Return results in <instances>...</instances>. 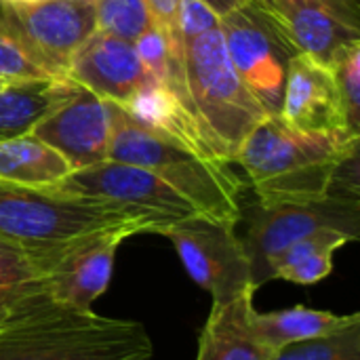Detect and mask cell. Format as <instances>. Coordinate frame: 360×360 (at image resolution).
Listing matches in <instances>:
<instances>
[{"mask_svg": "<svg viewBox=\"0 0 360 360\" xmlns=\"http://www.w3.org/2000/svg\"><path fill=\"white\" fill-rule=\"evenodd\" d=\"M141 323L61 306L38 293L0 319V360H150Z\"/></svg>", "mask_w": 360, "mask_h": 360, "instance_id": "1", "label": "cell"}, {"mask_svg": "<svg viewBox=\"0 0 360 360\" xmlns=\"http://www.w3.org/2000/svg\"><path fill=\"white\" fill-rule=\"evenodd\" d=\"M360 133H304L268 114L245 139L236 162L257 202H308L329 196L340 165L359 152Z\"/></svg>", "mask_w": 360, "mask_h": 360, "instance_id": "2", "label": "cell"}, {"mask_svg": "<svg viewBox=\"0 0 360 360\" xmlns=\"http://www.w3.org/2000/svg\"><path fill=\"white\" fill-rule=\"evenodd\" d=\"M110 160L143 167L186 196L200 215L240 221L243 181L230 165L196 154L114 105Z\"/></svg>", "mask_w": 360, "mask_h": 360, "instance_id": "3", "label": "cell"}, {"mask_svg": "<svg viewBox=\"0 0 360 360\" xmlns=\"http://www.w3.org/2000/svg\"><path fill=\"white\" fill-rule=\"evenodd\" d=\"M184 51L192 114L202 143L215 160L232 165L249 133L270 112L232 65L219 25L184 38Z\"/></svg>", "mask_w": 360, "mask_h": 360, "instance_id": "4", "label": "cell"}, {"mask_svg": "<svg viewBox=\"0 0 360 360\" xmlns=\"http://www.w3.org/2000/svg\"><path fill=\"white\" fill-rule=\"evenodd\" d=\"M129 221H139L150 232L143 217L110 200L0 181V236L25 247L61 243Z\"/></svg>", "mask_w": 360, "mask_h": 360, "instance_id": "5", "label": "cell"}, {"mask_svg": "<svg viewBox=\"0 0 360 360\" xmlns=\"http://www.w3.org/2000/svg\"><path fill=\"white\" fill-rule=\"evenodd\" d=\"M146 232L143 224L129 221L32 247L44 295L68 308L91 310L110 285L118 247L129 236Z\"/></svg>", "mask_w": 360, "mask_h": 360, "instance_id": "6", "label": "cell"}, {"mask_svg": "<svg viewBox=\"0 0 360 360\" xmlns=\"http://www.w3.org/2000/svg\"><path fill=\"white\" fill-rule=\"evenodd\" d=\"M236 226L196 213L158 232L173 243L186 272L213 297V304H230L257 291Z\"/></svg>", "mask_w": 360, "mask_h": 360, "instance_id": "7", "label": "cell"}, {"mask_svg": "<svg viewBox=\"0 0 360 360\" xmlns=\"http://www.w3.org/2000/svg\"><path fill=\"white\" fill-rule=\"evenodd\" d=\"M240 219H247L243 238L253 268V283L262 287V272L266 264L289 245L321 232L335 230L360 238V200L325 196L308 202H255L251 209H240Z\"/></svg>", "mask_w": 360, "mask_h": 360, "instance_id": "8", "label": "cell"}, {"mask_svg": "<svg viewBox=\"0 0 360 360\" xmlns=\"http://www.w3.org/2000/svg\"><path fill=\"white\" fill-rule=\"evenodd\" d=\"M228 57L270 114H278L291 57L297 53L274 13L249 2L219 19Z\"/></svg>", "mask_w": 360, "mask_h": 360, "instance_id": "9", "label": "cell"}, {"mask_svg": "<svg viewBox=\"0 0 360 360\" xmlns=\"http://www.w3.org/2000/svg\"><path fill=\"white\" fill-rule=\"evenodd\" d=\"M51 190L101 198L124 207L137 217H143L150 224L152 234L198 213L186 196L152 171L110 158L93 167L72 171Z\"/></svg>", "mask_w": 360, "mask_h": 360, "instance_id": "10", "label": "cell"}, {"mask_svg": "<svg viewBox=\"0 0 360 360\" xmlns=\"http://www.w3.org/2000/svg\"><path fill=\"white\" fill-rule=\"evenodd\" d=\"M0 25L53 76L68 78L76 51L95 34L93 0L0 2Z\"/></svg>", "mask_w": 360, "mask_h": 360, "instance_id": "11", "label": "cell"}, {"mask_svg": "<svg viewBox=\"0 0 360 360\" xmlns=\"http://www.w3.org/2000/svg\"><path fill=\"white\" fill-rule=\"evenodd\" d=\"M112 127L114 103L78 86L30 133L55 148L78 171L108 160Z\"/></svg>", "mask_w": 360, "mask_h": 360, "instance_id": "12", "label": "cell"}, {"mask_svg": "<svg viewBox=\"0 0 360 360\" xmlns=\"http://www.w3.org/2000/svg\"><path fill=\"white\" fill-rule=\"evenodd\" d=\"M297 53L329 68L360 42V0H268Z\"/></svg>", "mask_w": 360, "mask_h": 360, "instance_id": "13", "label": "cell"}, {"mask_svg": "<svg viewBox=\"0 0 360 360\" xmlns=\"http://www.w3.org/2000/svg\"><path fill=\"white\" fill-rule=\"evenodd\" d=\"M68 78L122 110L156 82L133 42L103 32H95L76 51Z\"/></svg>", "mask_w": 360, "mask_h": 360, "instance_id": "14", "label": "cell"}, {"mask_svg": "<svg viewBox=\"0 0 360 360\" xmlns=\"http://www.w3.org/2000/svg\"><path fill=\"white\" fill-rule=\"evenodd\" d=\"M278 116L304 133L352 131L335 70L306 53H295L289 61Z\"/></svg>", "mask_w": 360, "mask_h": 360, "instance_id": "15", "label": "cell"}, {"mask_svg": "<svg viewBox=\"0 0 360 360\" xmlns=\"http://www.w3.org/2000/svg\"><path fill=\"white\" fill-rule=\"evenodd\" d=\"M253 295L230 304H213L198 340L196 360H272L274 348L255 327Z\"/></svg>", "mask_w": 360, "mask_h": 360, "instance_id": "16", "label": "cell"}, {"mask_svg": "<svg viewBox=\"0 0 360 360\" xmlns=\"http://www.w3.org/2000/svg\"><path fill=\"white\" fill-rule=\"evenodd\" d=\"M78 84L70 78L4 82L0 86V139L27 135Z\"/></svg>", "mask_w": 360, "mask_h": 360, "instance_id": "17", "label": "cell"}, {"mask_svg": "<svg viewBox=\"0 0 360 360\" xmlns=\"http://www.w3.org/2000/svg\"><path fill=\"white\" fill-rule=\"evenodd\" d=\"M72 171V165L55 148L32 133L0 139V181L51 190Z\"/></svg>", "mask_w": 360, "mask_h": 360, "instance_id": "18", "label": "cell"}, {"mask_svg": "<svg viewBox=\"0 0 360 360\" xmlns=\"http://www.w3.org/2000/svg\"><path fill=\"white\" fill-rule=\"evenodd\" d=\"M352 243L350 236L335 230L314 232L281 253H276L262 272V285L268 281H287L293 285H316L333 270V255L344 245Z\"/></svg>", "mask_w": 360, "mask_h": 360, "instance_id": "19", "label": "cell"}, {"mask_svg": "<svg viewBox=\"0 0 360 360\" xmlns=\"http://www.w3.org/2000/svg\"><path fill=\"white\" fill-rule=\"evenodd\" d=\"M360 321V314H333L327 310H314L306 306H293L287 310L257 312L255 327L270 348H281L293 342L312 340L321 335L335 333L352 323Z\"/></svg>", "mask_w": 360, "mask_h": 360, "instance_id": "20", "label": "cell"}, {"mask_svg": "<svg viewBox=\"0 0 360 360\" xmlns=\"http://www.w3.org/2000/svg\"><path fill=\"white\" fill-rule=\"evenodd\" d=\"M38 293L44 291L32 247L0 236V319Z\"/></svg>", "mask_w": 360, "mask_h": 360, "instance_id": "21", "label": "cell"}, {"mask_svg": "<svg viewBox=\"0 0 360 360\" xmlns=\"http://www.w3.org/2000/svg\"><path fill=\"white\" fill-rule=\"evenodd\" d=\"M272 360H360V321L329 335L281 346Z\"/></svg>", "mask_w": 360, "mask_h": 360, "instance_id": "22", "label": "cell"}, {"mask_svg": "<svg viewBox=\"0 0 360 360\" xmlns=\"http://www.w3.org/2000/svg\"><path fill=\"white\" fill-rule=\"evenodd\" d=\"M93 4L95 32L135 42L152 25L143 0H93Z\"/></svg>", "mask_w": 360, "mask_h": 360, "instance_id": "23", "label": "cell"}, {"mask_svg": "<svg viewBox=\"0 0 360 360\" xmlns=\"http://www.w3.org/2000/svg\"><path fill=\"white\" fill-rule=\"evenodd\" d=\"M57 78L44 70L27 49L0 25V82H25V80H51Z\"/></svg>", "mask_w": 360, "mask_h": 360, "instance_id": "24", "label": "cell"}, {"mask_svg": "<svg viewBox=\"0 0 360 360\" xmlns=\"http://www.w3.org/2000/svg\"><path fill=\"white\" fill-rule=\"evenodd\" d=\"M335 78L340 84L342 101L346 108L348 124L360 133V42L352 44L335 63Z\"/></svg>", "mask_w": 360, "mask_h": 360, "instance_id": "25", "label": "cell"}, {"mask_svg": "<svg viewBox=\"0 0 360 360\" xmlns=\"http://www.w3.org/2000/svg\"><path fill=\"white\" fill-rule=\"evenodd\" d=\"M152 23L162 32L169 55H184V36L179 30L181 0H143Z\"/></svg>", "mask_w": 360, "mask_h": 360, "instance_id": "26", "label": "cell"}, {"mask_svg": "<svg viewBox=\"0 0 360 360\" xmlns=\"http://www.w3.org/2000/svg\"><path fill=\"white\" fill-rule=\"evenodd\" d=\"M137 55L143 61V65L148 68V72L154 76L156 82L167 86V40L162 36V32L152 23L135 42Z\"/></svg>", "mask_w": 360, "mask_h": 360, "instance_id": "27", "label": "cell"}, {"mask_svg": "<svg viewBox=\"0 0 360 360\" xmlns=\"http://www.w3.org/2000/svg\"><path fill=\"white\" fill-rule=\"evenodd\" d=\"M219 25V19L200 0H181L179 4V30L184 38L198 36Z\"/></svg>", "mask_w": 360, "mask_h": 360, "instance_id": "28", "label": "cell"}, {"mask_svg": "<svg viewBox=\"0 0 360 360\" xmlns=\"http://www.w3.org/2000/svg\"><path fill=\"white\" fill-rule=\"evenodd\" d=\"M217 19H224L228 17L230 13H234L236 8L249 4V2H255V0H200Z\"/></svg>", "mask_w": 360, "mask_h": 360, "instance_id": "29", "label": "cell"}, {"mask_svg": "<svg viewBox=\"0 0 360 360\" xmlns=\"http://www.w3.org/2000/svg\"><path fill=\"white\" fill-rule=\"evenodd\" d=\"M255 2H257L259 6H264V8H268V11L272 13V8H270V2H268V0H255Z\"/></svg>", "mask_w": 360, "mask_h": 360, "instance_id": "30", "label": "cell"}, {"mask_svg": "<svg viewBox=\"0 0 360 360\" xmlns=\"http://www.w3.org/2000/svg\"><path fill=\"white\" fill-rule=\"evenodd\" d=\"M0 2H23V0H0Z\"/></svg>", "mask_w": 360, "mask_h": 360, "instance_id": "31", "label": "cell"}, {"mask_svg": "<svg viewBox=\"0 0 360 360\" xmlns=\"http://www.w3.org/2000/svg\"><path fill=\"white\" fill-rule=\"evenodd\" d=\"M2 84H4V82H0V86H2Z\"/></svg>", "mask_w": 360, "mask_h": 360, "instance_id": "32", "label": "cell"}]
</instances>
